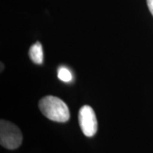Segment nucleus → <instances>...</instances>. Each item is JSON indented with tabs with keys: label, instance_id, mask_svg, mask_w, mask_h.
<instances>
[{
	"label": "nucleus",
	"instance_id": "obj_1",
	"mask_svg": "<svg viewBox=\"0 0 153 153\" xmlns=\"http://www.w3.org/2000/svg\"><path fill=\"white\" fill-rule=\"evenodd\" d=\"M39 109L49 120L65 123L70 118V111L66 104L60 98L48 95L39 101Z\"/></svg>",
	"mask_w": 153,
	"mask_h": 153
},
{
	"label": "nucleus",
	"instance_id": "obj_2",
	"mask_svg": "<svg viewBox=\"0 0 153 153\" xmlns=\"http://www.w3.org/2000/svg\"><path fill=\"white\" fill-rule=\"evenodd\" d=\"M22 142V134L20 128L10 122H0V144L2 146L14 150L18 148Z\"/></svg>",
	"mask_w": 153,
	"mask_h": 153
},
{
	"label": "nucleus",
	"instance_id": "obj_3",
	"mask_svg": "<svg viewBox=\"0 0 153 153\" xmlns=\"http://www.w3.org/2000/svg\"><path fill=\"white\" fill-rule=\"evenodd\" d=\"M78 122L85 136H94L98 129V123L93 108L89 105L82 106L78 112Z\"/></svg>",
	"mask_w": 153,
	"mask_h": 153
},
{
	"label": "nucleus",
	"instance_id": "obj_4",
	"mask_svg": "<svg viewBox=\"0 0 153 153\" xmlns=\"http://www.w3.org/2000/svg\"><path fill=\"white\" fill-rule=\"evenodd\" d=\"M29 56L30 59L36 64H42L44 61V51L42 44L37 42L31 46L29 49Z\"/></svg>",
	"mask_w": 153,
	"mask_h": 153
},
{
	"label": "nucleus",
	"instance_id": "obj_5",
	"mask_svg": "<svg viewBox=\"0 0 153 153\" xmlns=\"http://www.w3.org/2000/svg\"><path fill=\"white\" fill-rule=\"evenodd\" d=\"M58 77L62 82H69L72 80V74L68 68L65 66H60L58 69Z\"/></svg>",
	"mask_w": 153,
	"mask_h": 153
},
{
	"label": "nucleus",
	"instance_id": "obj_6",
	"mask_svg": "<svg viewBox=\"0 0 153 153\" xmlns=\"http://www.w3.org/2000/svg\"><path fill=\"white\" fill-rule=\"evenodd\" d=\"M147 1V5L149 8V10L153 16V0H146Z\"/></svg>",
	"mask_w": 153,
	"mask_h": 153
}]
</instances>
